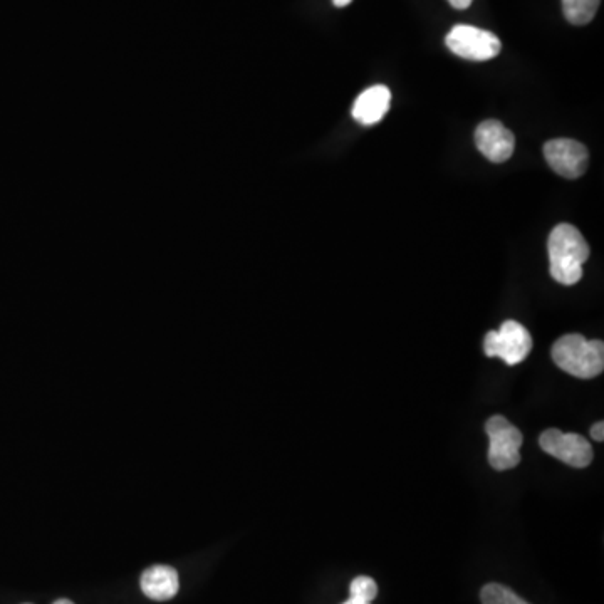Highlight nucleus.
I'll return each instance as SVG.
<instances>
[{"label": "nucleus", "mask_w": 604, "mask_h": 604, "mask_svg": "<svg viewBox=\"0 0 604 604\" xmlns=\"http://www.w3.org/2000/svg\"><path fill=\"white\" fill-rule=\"evenodd\" d=\"M141 591L155 601H168L175 598L180 589L178 573L172 566H151L141 574Z\"/></svg>", "instance_id": "9d476101"}, {"label": "nucleus", "mask_w": 604, "mask_h": 604, "mask_svg": "<svg viewBox=\"0 0 604 604\" xmlns=\"http://www.w3.org/2000/svg\"><path fill=\"white\" fill-rule=\"evenodd\" d=\"M547 165L561 177L576 180L583 177L588 168V150L583 143L569 138L547 141L544 145Z\"/></svg>", "instance_id": "0eeeda50"}, {"label": "nucleus", "mask_w": 604, "mask_h": 604, "mask_svg": "<svg viewBox=\"0 0 604 604\" xmlns=\"http://www.w3.org/2000/svg\"><path fill=\"white\" fill-rule=\"evenodd\" d=\"M447 47L453 54L467 61H490L495 56H499L502 44L499 37L492 32L484 31L474 26H455L448 32Z\"/></svg>", "instance_id": "39448f33"}, {"label": "nucleus", "mask_w": 604, "mask_h": 604, "mask_svg": "<svg viewBox=\"0 0 604 604\" xmlns=\"http://www.w3.org/2000/svg\"><path fill=\"white\" fill-rule=\"evenodd\" d=\"M351 2H353V0H333V4L336 7H346L349 6Z\"/></svg>", "instance_id": "dca6fc26"}, {"label": "nucleus", "mask_w": 604, "mask_h": 604, "mask_svg": "<svg viewBox=\"0 0 604 604\" xmlns=\"http://www.w3.org/2000/svg\"><path fill=\"white\" fill-rule=\"evenodd\" d=\"M475 145L490 162L504 163L514 155L516 138L500 121L487 120L475 130Z\"/></svg>", "instance_id": "6e6552de"}, {"label": "nucleus", "mask_w": 604, "mask_h": 604, "mask_svg": "<svg viewBox=\"0 0 604 604\" xmlns=\"http://www.w3.org/2000/svg\"><path fill=\"white\" fill-rule=\"evenodd\" d=\"M343 604H371V603H366V601H360V599L349 598L348 601H346V603H343Z\"/></svg>", "instance_id": "f3484780"}, {"label": "nucleus", "mask_w": 604, "mask_h": 604, "mask_svg": "<svg viewBox=\"0 0 604 604\" xmlns=\"http://www.w3.org/2000/svg\"><path fill=\"white\" fill-rule=\"evenodd\" d=\"M54 604H74L73 601H69V599H59V601H56V603Z\"/></svg>", "instance_id": "a211bd4d"}, {"label": "nucleus", "mask_w": 604, "mask_h": 604, "mask_svg": "<svg viewBox=\"0 0 604 604\" xmlns=\"http://www.w3.org/2000/svg\"><path fill=\"white\" fill-rule=\"evenodd\" d=\"M391 93L390 89L383 84H376L371 88L365 89L363 93L356 98L353 105V118L361 125H375L383 120V116L390 110Z\"/></svg>", "instance_id": "1a4fd4ad"}, {"label": "nucleus", "mask_w": 604, "mask_h": 604, "mask_svg": "<svg viewBox=\"0 0 604 604\" xmlns=\"http://www.w3.org/2000/svg\"><path fill=\"white\" fill-rule=\"evenodd\" d=\"M549 271L554 281L574 286L583 277L584 262L588 261L589 245L574 225L559 224L547 240Z\"/></svg>", "instance_id": "f257e3e1"}, {"label": "nucleus", "mask_w": 604, "mask_h": 604, "mask_svg": "<svg viewBox=\"0 0 604 604\" xmlns=\"http://www.w3.org/2000/svg\"><path fill=\"white\" fill-rule=\"evenodd\" d=\"M532 349L531 333L517 321H504L499 331H490L484 339L485 355L500 358L509 366L526 360Z\"/></svg>", "instance_id": "20e7f679"}, {"label": "nucleus", "mask_w": 604, "mask_h": 604, "mask_svg": "<svg viewBox=\"0 0 604 604\" xmlns=\"http://www.w3.org/2000/svg\"><path fill=\"white\" fill-rule=\"evenodd\" d=\"M601 0H563L564 17L573 26H586L593 21Z\"/></svg>", "instance_id": "9b49d317"}, {"label": "nucleus", "mask_w": 604, "mask_h": 604, "mask_svg": "<svg viewBox=\"0 0 604 604\" xmlns=\"http://www.w3.org/2000/svg\"><path fill=\"white\" fill-rule=\"evenodd\" d=\"M591 437L596 440V442H603L604 440V423L598 422L591 428Z\"/></svg>", "instance_id": "4468645a"}, {"label": "nucleus", "mask_w": 604, "mask_h": 604, "mask_svg": "<svg viewBox=\"0 0 604 604\" xmlns=\"http://www.w3.org/2000/svg\"><path fill=\"white\" fill-rule=\"evenodd\" d=\"M552 360L571 376L591 380L604 370V344L581 334H566L552 346Z\"/></svg>", "instance_id": "f03ea898"}, {"label": "nucleus", "mask_w": 604, "mask_h": 604, "mask_svg": "<svg viewBox=\"0 0 604 604\" xmlns=\"http://www.w3.org/2000/svg\"><path fill=\"white\" fill-rule=\"evenodd\" d=\"M349 593H351V598L371 603L378 594V584L375 583V579L360 576V578L353 579V583L349 586Z\"/></svg>", "instance_id": "ddd939ff"}, {"label": "nucleus", "mask_w": 604, "mask_h": 604, "mask_svg": "<svg viewBox=\"0 0 604 604\" xmlns=\"http://www.w3.org/2000/svg\"><path fill=\"white\" fill-rule=\"evenodd\" d=\"M489 435V464L495 470L514 469L521 464L522 433L506 417L495 415L485 423Z\"/></svg>", "instance_id": "7ed1b4c3"}, {"label": "nucleus", "mask_w": 604, "mask_h": 604, "mask_svg": "<svg viewBox=\"0 0 604 604\" xmlns=\"http://www.w3.org/2000/svg\"><path fill=\"white\" fill-rule=\"evenodd\" d=\"M447 2L453 7V9H457V11H464V9H469L470 4H472L474 0H447Z\"/></svg>", "instance_id": "2eb2a0df"}, {"label": "nucleus", "mask_w": 604, "mask_h": 604, "mask_svg": "<svg viewBox=\"0 0 604 604\" xmlns=\"http://www.w3.org/2000/svg\"><path fill=\"white\" fill-rule=\"evenodd\" d=\"M539 445L554 459L561 460L574 469H584L593 462L591 443L578 433H564L558 428H549L539 437Z\"/></svg>", "instance_id": "423d86ee"}, {"label": "nucleus", "mask_w": 604, "mask_h": 604, "mask_svg": "<svg viewBox=\"0 0 604 604\" xmlns=\"http://www.w3.org/2000/svg\"><path fill=\"white\" fill-rule=\"evenodd\" d=\"M480 601L482 604H529L521 596H517L512 589L497 583H490L482 588Z\"/></svg>", "instance_id": "f8f14e48"}]
</instances>
